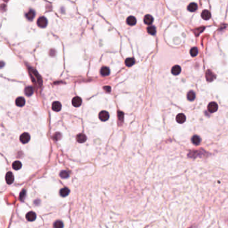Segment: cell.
<instances>
[{
    "instance_id": "cell-32",
    "label": "cell",
    "mask_w": 228,
    "mask_h": 228,
    "mask_svg": "<svg viewBox=\"0 0 228 228\" xmlns=\"http://www.w3.org/2000/svg\"><path fill=\"white\" fill-rule=\"evenodd\" d=\"M25 195H26V191H25V190H23L22 192L20 193V195H19V199L21 201H23L25 197Z\"/></svg>"
},
{
    "instance_id": "cell-29",
    "label": "cell",
    "mask_w": 228,
    "mask_h": 228,
    "mask_svg": "<svg viewBox=\"0 0 228 228\" xmlns=\"http://www.w3.org/2000/svg\"><path fill=\"white\" fill-rule=\"evenodd\" d=\"M147 32L150 34H152V35H154L156 33V29L154 26H149L147 28Z\"/></svg>"
},
{
    "instance_id": "cell-27",
    "label": "cell",
    "mask_w": 228,
    "mask_h": 228,
    "mask_svg": "<svg viewBox=\"0 0 228 228\" xmlns=\"http://www.w3.org/2000/svg\"><path fill=\"white\" fill-rule=\"evenodd\" d=\"M195 98V94L193 91H190L187 93V99L190 101H193Z\"/></svg>"
},
{
    "instance_id": "cell-16",
    "label": "cell",
    "mask_w": 228,
    "mask_h": 228,
    "mask_svg": "<svg viewBox=\"0 0 228 228\" xmlns=\"http://www.w3.org/2000/svg\"><path fill=\"white\" fill-rule=\"evenodd\" d=\"M181 67L179 66H178V65H177V66H174L172 68V69H171V73H172L173 75H175V76H177V75L179 74L180 72H181Z\"/></svg>"
},
{
    "instance_id": "cell-1",
    "label": "cell",
    "mask_w": 228,
    "mask_h": 228,
    "mask_svg": "<svg viewBox=\"0 0 228 228\" xmlns=\"http://www.w3.org/2000/svg\"><path fill=\"white\" fill-rule=\"evenodd\" d=\"M204 155H206V152H205L203 150L201 151H191L188 154V156L190 158H196L197 157H203Z\"/></svg>"
},
{
    "instance_id": "cell-28",
    "label": "cell",
    "mask_w": 228,
    "mask_h": 228,
    "mask_svg": "<svg viewBox=\"0 0 228 228\" xmlns=\"http://www.w3.org/2000/svg\"><path fill=\"white\" fill-rule=\"evenodd\" d=\"M53 227L54 228H63V223L62 221L58 220L54 223Z\"/></svg>"
},
{
    "instance_id": "cell-34",
    "label": "cell",
    "mask_w": 228,
    "mask_h": 228,
    "mask_svg": "<svg viewBox=\"0 0 228 228\" xmlns=\"http://www.w3.org/2000/svg\"><path fill=\"white\" fill-rule=\"evenodd\" d=\"M103 89H104L107 92H110V91H111V87H110V86H105V87L103 88Z\"/></svg>"
},
{
    "instance_id": "cell-9",
    "label": "cell",
    "mask_w": 228,
    "mask_h": 228,
    "mask_svg": "<svg viewBox=\"0 0 228 228\" xmlns=\"http://www.w3.org/2000/svg\"><path fill=\"white\" fill-rule=\"evenodd\" d=\"M201 16H202V19H204V20H209L211 18V13L209 11L205 9V10H204L202 12Z\"/></svg>"
},
{
    "instance_id": "cell-4",
    "label": "cell",
    "mask_w": 228,
    "mask_h": 228,
    "mask_svg": "<svg viewBox=\"0 0 228 228\" xmlns=\"http://www.w3.org/2000/svg\"><path fill=\"white\" fill-rule=\"evenodd\" d=\"M37 26L40 28H45L47 25V20L45 17H40L37 19Z\"/></svg>"
},
{
    "instance_id": "cell-30",
    "label": "cell",
    "mask_w": 228,
    "mask_h": 228,
    "mask_svg": "<svg viewBox=\"0 0 228 228\" xmlns=\"http://www.w3.org/2000/svg\"><path fill=\"white\" fill-rule=\"evenodd\" d=\"M61 136H62V135H61V133L59 132H57L53 134V139L55 141H59V140L61 139Z\"/></svg>"
},
{
    "instance_id": "cell-36",
    "label": "cell",
    "mask_w": 228,
    "mask_h": 228,
    "mask_svg": "<svg viewBox=\"0 0 228 228\" xmlns=\"http://www.w3.org/2000/svg\"><path fill=\"white\" fill-rule=\"evenodd\" d=\"M5 65L4 62H0V68H3Z\"/></svg>"
},
{
    "instance_id": "cell-33",
    "label": "cell",
    "mask_w": 228,
    "mask_h": 228,
    "mask_svg": "<svg viewBox=\"0 0 228 228\" xmlns=\"http://www.w3.org/2000/svg\"><path fill=\"white\" fill-rule=\"evenodd\" d=\"M117 116H118L119 120H122L124 119V113L121 111H118V113H117Z\"/></svg>"
},
{
    "instance_id": "cell-19",
    "label": "cell",
    "mask_w": 228,
    "mask_h": 228,
    "mask_svg": "<svg viewBox=\"0 0 228 228\" xmlns=\"http://www.w3.org/2000/svg\"><path fill=\"white\" fill-rule=\"evenodd\" d=\"M127 24L129 26H134L136 24V19L133 16H129L127 19Z\"/></svg>"
},
{
    "instance_id": "cell-23",
    "label": "cell",
    "mask_w": 228,
    "mask_h": 228,
    "mask_svg": "<svg viewBox=\"0 0 228 228\" xmlns=\"http://www.w3.org/2000/svg\"><path fill=\"white\" fill-rule=\"evenodd\" d=\"M21 166H22V165H21V162L19 161H14L13 163L12 167L14 170H19L21 168Z\"/></svg>"
},
{
    "instance_id": "cell-21",
    "label": "cell",
    "mask_w": 228,
    "mask_h": 228,
    "mask_svg": "<svg viewBox=\"0 0 228 228\" xmlns=\"http://www.w3.org/2000/svg\"><path fill=\"white\" fill-rule=\"evenodd\" d=\"M35 12L33 10H32V9H31V10H30L28 13H27L25 16H26V18L28 19H29V20H32L33 18H35Z\"/></svg>"
},
{
    "instance_id": "cell-6",
    "label": "cell",
    "mask_w": 228,
    "mask_h": 228,
    "mask_svg": "<svg viewBox=\"0 0 228 228\" xmlns=\"http://www.w3.org/2000/svg\"><path fill=\"white\" fill-rule=\"evenodd\" d=\"M19 140L21 141V143H23V144H25V143H28L30 140V134L27 133V132H24L21 134L20 137H19Z\"/></svg>"
},
{
    "instance_id": "cell-5",
    "label": "cell",
    "mask_w": 228,
    "mask_h": 228,
    "mask_svg": "<svg viewBox=\"0 0 228 228\" xmlns=\"http://www.w3.org/2000/svg\"><path fill=\"white\" fill-rule=\"evenodd\" d=\"M99 118L101 121H107L110 118V115L108 112L105 110H103L99 112Z\"/></svg>"
},
{
    "instance_id": "cell-31",
    "label": "cell",
    "mask_w": 228,
    "mask_h": 228,
    "mask_svg": "<svg viewBox=\"0 0 228 228\" xmlns=\"http://www.w3.org/2000/svg\"><path fill=\"white\" fill-rule=\"evenodd\" d=\"M60 177L63 179H66L69 177V173L66 171H62L60 173Z\"/></svg>"
},
{
    "instance_id": "cell-15",
    "label": "cell",
    "mask_w": 228,
    "mask_h": 228,
    "mask_svg": "<svg viewBox=\"0 0 228 228\" xmlns=\"http://www.w3.org/2000/svg\"><path fill=\"white\" fill-rule=\"evenodd\" d=\"M143 21H144V23L145 24L150 25L153 23V18L151 15H146V16H145Z\"/></svg>"
},
{
    "instance_id": "cell-18",
    "label": "cell",
    "mask_w": 228,
    "mask_h": 228,
    "mask_svg": "<svg viewBox=\"0 0 228 228\" xmlns=\"http://www.w3.org/2000/svg\"><path fill=\"white\" fill-rule=\"evenodd\" d=\"M110 69L108 68V67H103V68H101V70H100V74L101 75H102L103 76H107L108 75L110 74Z\"/></svg>"
},
{
    "instance_id": "cell-26",
    "label": "cell",
    "mask_w": 228,
    "mask_h": 228,
    "mask_svg": "<svg viewBox=\"0 0 228 228\" xmlns=\"http://www.w3.org/2000/svg\"><path fill=\"white\" fill-rule=\"evenodd\" d=\"M190 55L192 56V57H195L198 54V49L196 47H193L192 48L190 51Z\"/></svg>"
},
{
    "instance_id": "cell-35",
    "label": "cell",
    "mask_w": 228,
    "mask_h": 228,
    "mask_svg": "<svg viewBox=\"0 0 228 228\" xmlns=\"http://www.w3.org/2000/svg\"><path fill=\"white\" fill-rule=\"evenodd\" d=\"M55 54H56V50H53V49H51V50L50 51H49V54H50L51 56H54V55H55Z\"/></svg>"
},
{
    "instance_id": "cell-8",
    "label": "cell",
    "mask_w": 228,
    "mask_h": 228,
    "mask_svg": "<svg viewBox=\"0 0 228 228\" xmlns=\"http://www.w3.org/2000/svg\"><path fill=\"white\" fill-rule=\"evenodd\" d=\"M72 102L73 106H75V107H78V106H79L81 105H82V98H81L80 97H79V96H75V97H74L73 99H72Z\"/></svg>"
},
{
    "instance_id": "cell-12",
    "label": "cell",
    "mask_w": 228,
    "mask_h": 228,
    "mask_svg": "<svg viewBox=\"0 0 228 228\" xmlns=\"http://www.w3.org/2000/svg\"><path fill=\"white\" fill-rule=\"evenodd\" d=\"M52 109L53 110L56 112H59L61 110V103L58 101H56L54 102L52 104Z\"/></svg>"
},
{
    "instance_id": "cell-17",
    "label": "cell",
    "mask_w": 228,
    "mask_h": 228,
    "mask_svg": "<svg viewBox=\"0 0 228 228\" xmlns=\"http://www.w3.org/2000/svg\"><path fill=\"white\" fill-rule=\"evenodd\" d=\"M135 60L133 58H127V59L125 60V65L128 67L132 66L135 64Z\"/></svg>"
},
{
    "instance_id": "cell-14",
    "label": "cell",
    "mask_w": 228,
    "mask_h": 228,
    "mask_svg": "<svg viewBox=\"0 0 228 228\" xmlns=\"http://www.w3.org/2000/svg\"><path fill=\"white\" fill-rule=\"evenodd\" d=\"M76 139H77V142H79V143H84V142H85V141H86V140H87V137H86V136H85L84 134H83V133H79V134L77 136Z\"/></svg>"
},
{
    "instance_id": "cell-20",
    "label": "cell",
    "mask_w": 228,
    "mask_h": 228,
    "mask_svg": "<svg viewBox=\"0 0 228 228\" xmlns=\"http://www.w3.org/2000/svg\"><path fill=\"white\" fill-rule=\"evenodd\" d=\"M187 9L190 12H195V11H196L197 9V5L195 3H191V4H190L189 5H188Z\"/></svg>"
},
{
    "instance_id": "cell-24",
    "label": "cell",
    "mask_w": 228,
    "mask_h": 228,
    "mask_svg": "<svg viewBox=\"0 0 228 228\" xmlns=\"http://www.w3.org/2000/svg\"><path fill=\"white\" fill-rule=\"evenodd\" d=\"M25 94L27 96H30L33 94V88L31 86H28L25 89Z\"/></svg>"
},
{
    "instance_id": "cell-3",
    "label": "cell",
    "mask_w": 228,
    "mask_h": 228,
    "mask_svg": "<svg viewBox=\"0 0 228 228\" xmlns=\"http://www.w3.org/2000/svg\"><path fill=\"white\" fill-rule=\"evenodd\" d=\"M207 109H208L210 113H214L218 110V105H217V103L214 102H210L208 105V106H207Z\"/></svg>"
},
{
    "instance_id": "cell-2",
    "label": "cell",
    "mask_w": 228,
    "mask_h": 228,
    "mask_svg": "<svg viewBox=\"0 0 228 228\" xmlns=\"http://www.w3.org/2000/svg\"><path fill=\"white\" fill-rule=\"evenodd\" d=\"M216 76L211 70H207L206 72V78L208 82H212L216 79Z\"/></svg>"
},
{
    "instance_id": "cell-11",
    "label": "cell",
    "mask_w": 228,
    "mask_h": 228,
    "mask_svg": "<svg viewBox=\"0 0 228 228\" xmlns=\"http://www.w3.org/2000/svg\"><path fill=\"white\" fill-rule=\"evenodd\" d=\"M27 220L29 221H33L36 219V214L33 211H30L28 212L25 216Z\"/></svg>"
},
{
    "instance_id": "cell-25",
    "label": "cell",
    "mask_w": 228,
    "mask_h": 228,
    "mask_svg": "<svg viewBox=\"0 0 228 228\" xmlns=\"http://www.w3.org/2000/svg\"><path fill=\"white\" fill-rule=\"evenodd\" d=\"M69 193H70V190L68 189V188H66V187L61 189L60 190V191H59V194H60L62 197H66Z\"/></svg>"
},
{
    "instance_id": "cell-22",
    "label": "cell",
    "mask_w": 228,
    "mask_h": 228,
    "mask_svg": "<svg viewBox=\"0 0 228 228\" xmlns=\"http://www.w3.org/2000/svg\"><path fill=\"white\" fill-rule=\"evenodd\" d=\"M192 142L195 145H198L201 143V138L197 135H195L192 138Z\"/></svg>"
},
{
    "instance_id": "cell-10",
    "label": "cell",
    "mask_w": 228,
    "mask_h": 228,
    "mask_svg": "<svg viewBox=\"0 0 228 228\" xmlns=\"http://www.w3.org/2000/svg\"><path fill=\"white\" fill-rule=\"evenodd\" d=\"M176 121L177 122H178L179 124H183L185 122L186 120V117L185 116V115L181 113L178 114L177 116H176Z\"/></svg>"
},
{
    "instance_id": "cell-7",
    "label": "cell",
    "mask_w": 228,
    "mask_h": 228,
    "mask_svg": "<svg viewBox=\"0 0 228 228\" xmlns=\"http://www.w3.org/2000/svg\"><path fill=\"white\" fill-rule=\"evenodd\" d=\"M5 180L7 184H11L14 181V176L11 172H7L5 175Z\"/></svg>"
},
{
    "instance_id": "cell-13",
    "label": "cell",
    "mask_w": 228,
    "mask_h": 228,
    "mask_svg": "<svg viewBox=\"0 0 228 228\" xmlns=\"http://www.w3.org/2000/svg\"><path fill=\"white\" fill-rule=\"evenodd\" d=\"M25 104V98L23 97H18L17 99L16 100V105L18 106H24Z\"/></svg>"
}]
</instances>
